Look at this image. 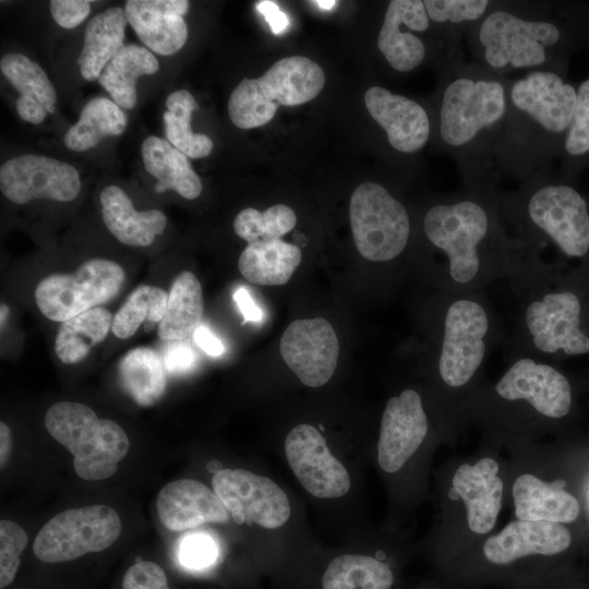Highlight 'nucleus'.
<instances>
[{"label": "nucleus", "mask_w": 589, "mask_h": 589, "mask_svg": "<svg viewBox=\"0 0 589 589\" xmlns=\"http://www.w3.org/2000/svg\"><path fill=\"white\" fill-rule=\"evenodd\" d=\"M189 7L187 0H129L124 11L129 24L147 48L170 56L187 41L188 26L182 16Z\"/></svg>", "instance_id": "nucleus-20"}, {"label": "nucleus", "mask_w": 589, "mask_h": 589, "mask_svg": "<svg viewBox=\"0 0 589 589\" xmlns=\"http://www.w3.org/2000/svg\"><path fill=\"white\" fill-rule=\"evenodd\" d=\"M589 164V77L577 87V100L572 124L562 153L564 176L575 173Z\"/></svg>", "instance_id": "nucleus-40"}, {"label": "nucleus", "mask_w": 589, "mask_h": 589, "mask_svg": "<svg viewBox=\"0 0 589 589\" xmlns=\"http://www.w3.org/2000/svg\"><path fill=\"white\" fill-rule=\"evenodd\" d=\"M324 84L323 69L311 59H279L259 79L240 81L229 96V118L240 129L262 127L274 118L279 106L305 104L321 93Z\"/></svg>", "instance_id": "nucleus-8"}, {"label": "nucleus", "mask_w": 589, "mask_h": 589, "mask_svg": "<svg viewBox=\"0 0 589 589\" xmlns=\"http://www.w3.org/2000/svg\"><path fill=\"white\" fill-rule=\"evenodd\" d=\"M141 152L145 169L157 179V193L173 190L188 200L201 194V179L192 169L188 156L168 141L151 135L143 141Z\"/></svg>", "instance_id": "nucleus-27"}, {"label": "nucleus", "mask_w": 589, "mask_h": 589, "mask_svg": "<svg viewBox=\"0 0 589 589\" xmlns=\"http://www.w3.org/2000/svg\"><path fill=\"white\" fill-rule=\"evenodd\" d=\"M233 300L243 315V323L259 322L262 320V310L255 304L253 298L245 288L239 287L233 292Z\"/></svg>", "instance_id": "nucleus-48"}, {"label": "nucleus", "mask_w": 589, "mask_h": 589, "mask_svg": "<svg viewBox=\"0 0 589 589\" xmlns=\"http://www.w3.org/2000/svg\"><path fill=\"white\" fill-rule=\"evenodd\" d=\"M433 354L436 373L450 389L469 385L490 351L505 337L483 292L442 291Z\"/></svg>", "instance_id": "nucleus-6"}, {"label": "nucleus", "mask_w": 589, "mask_h": 589, "mask_svg": "<svg viewBox=\"0 0 589 589\" xmlns=\"http://www.w3.org/2000/svg\"><path fill=\"white\" fill-rule=\"evenodd\" d=\"M296 223L293 209L285 204L273 205L264 212L247 207L236 216L233 230L248 243L273 241L291 231Z\"/></svg>", "instance_id": "nucleus-38"}, {"label": "nucleus", "mask_w": 589, "mask_h": 589, "mask_svg": "<svg viewBox=\"0 0 589 589\" xmlns=\"http://www.w3.org/2000/svg\"><path fill=\"white\" fill-rule=\"evenodd\" d=\"M156 507L161 524L170 531L225 522L230 516L214 490L192 479L167 483L158 493Z\"/></svg>", "instance_id": "nucleus-19"}, {"label": "nucleus", "mask_w": 589, "mask_h": 589, "mask_svg": "<svg viewBox=\"0 0 589 589\" xmlns=\"http://www.w3.org/2000/svg\"><path fill=\"white\" fill-rule=\"evenodd\" d=\"M467 35L472 61L496 74L531 69L566 75L570 53L589 39V12L566 4L492 1Z\"/></svg>", "instance_id": "nucleus-2"}, {"label": "nucleus", "mask_w": 589, "mask_h": 589, "mask_svg": "<svg viewBox=\"0 0 589 589\" xmlns=\"http://www.w3.org/2000/svg\"><path fill=\"white\" fill-rule=\"evenodd\" d=\"M28 537L25 530L14 521H0V587H8L19 570L21 553L25 550Z\"/></svg>", "instance_id": "nucleus-41"}, {"label": "nucleus", "mask_w": 589, "mask_h": 589, "mask_svg": "<svg viewBox=\"0 0 589 589\" xmlns=\"http://www.w3.org/2000/svg\"><path fill=\"white\" fill-rule=\"evenodd\" d=\"M164 363L149 347L129 350L118 363V375L125 393L140 406L157 402L166 389Z\"/></svg>", "instance_id": "nucleus-32"}, {"label": "nucleus", "mask_w": 589, "mask_h": 589, "mask_svg": "<svg viewBox=\"0 0 589 589\" xmlns=\"http://www.w3.org/2000/svg\"><path fill=\"white\" fill-rule=\"evenodd\" d=\"M339 344L332 324L323 318L296 320L280 338V354L306 386L327 383L337 366Z\"/></svg>", "instance_id": "nucleus-16"}, {"label": "nucleus", "mask_w": 589, "mask_h": 589, "mask_svg": "<svg viewBox=\"0 0 589 589\" xmlns=\"http://www.w3.org/2000/svg\"><path fill=\"white\" fill-rule=\"evenodd\" d=\"M0 313H1L0 320H1V327H2L4 321H5L7 316H8V313H9V308H8L7 304L1 303V311H0Z\"/></svg>", "instance_id": "nucleus-51"}, {"label": "nucleus", "mask_w": 589, "mask_h": 589, "mask_svg": "<svg viewBox=\"0 0 589 589\" xmlns=\"http://www.w3.org/2000/svg\"><path fill=\"white\" fill-rule=\"evenodd\" d=\"M197 362L193 348L183 340L171 341L164 351L163 363L168 373L180 375L190 372Z\"/></svg>", "instance_id": "nucleus-45"}, {"label": "nucleus", "mask_w": 589, "mask_h": 589, "mask_svg": "<svg viewBox=\"0 0 589 589\" xmlns=\"http://www.w3.org/2000/svg\"><path fill=\"white\" fill-rule=\"evenodd\" d=\"M100 203L107 229L123 244L147 247L167 226L163 212L136 211L125 192L117 185H108L101 191Z\"/></svg>", "instance_id": "nucleus-23"}, {"label": "nucleus", "mask_w": 589, "mask_h": 589, "mask_svg": "<svg viewBox=\"0 0 589 589\" xmlns=\"http://www.w3.org/2000/svg\"><path fill=\"white\" fill-rule=\"evenodd\" d=\"M50 13L55 22L67 29L79 26L91 12V1L86 0H51Z\"/></svg>", "instance_id": "nucleus-44"}, {"label": "nucleus", "mask_w": 589, "mask_h": 589, "mask_svg": "<svg viewBox=\"0 0 589 589\" xmlns=\"http://www.w3.org/2000/svg\"><path fill=\"white\" fill-rule=\"evenodd\" d=\"M112 314L97 306L61 323L55 339V352L65 364L83 360L94 346L100 344L112 326Z\"/></svg>", "instance_id": "nucleus-33"}, {"label": "nucleus", "mask_w": 589, "mask_h": 589, "mask_svg": "<svg viewBox=\"0 0 589 589\" xmlns=\"http://www.w3.org/2000/svg\"><path fill=\"white\" fill-rule=\"evenodd\" d=\"M118 513L107 505L63 510L48 520L33 543L35 556L45 563H62L111 546L121 533Z\"/></svg>", "instance_id": "nucleus-10"}, {"label": "nucleus", "mask_w": 589, "mask_h": 589, "mask_svg": "<svg viewBox=\"0 0 589 589\" xmlns=\"http://www.w3.org/2000/svg\"><path fill=\"white\" fill-rule=\"evenodd\" d=\"M572 541L568 529L558 522L515 520L498 534L489 538L483 552L494 564H508L520 557L554 555L565 551Z\"/></svg>", "instance_id": "nucleus-21"}, {"label": "nucleus", "mask_w": 589, "mask_h": 589, "mask_svg": "<svg viewBox=\"0 0 589 589\" xmlns=\"http://www.w3.org/2000/svg\"><path fill=\"white\" fill-rule=\"evenodd\" d=\"M163 117L168 142L190 158L208 156L214 146L212 139L191 129V115L199 108L192 94L187 89L171 93Z\"/></svg>", "instance_id": "nucleus-36"}, {"label": "nucleus", "mask_w": 589, "mask_h": 589, "mask_svg": "<svg viewBox=\"0 0 589 589\" xmlns=\"http://www.w3.org/2000/svg\"><path fill=\"white\" fill-rule=\"evenodd\" d=\"M12 450V434L11 430L4 422L0 423V464L1 468L8 461V458Z\"/></svg>", "instance_id": "nucleus-49"}, {"label": "nucleus", "mask_w": 589, "mask_h": 589, "mask_svg": "<svg viewBox=\"0 0 589 589\" xmlns=\"http://www.w3.org/2000/svg\"><path fill=\"white\" fill-rule=\"evenodd\" d=\"M364 104L371 118L384 130L394 151L413 154L429 142L431 118L418 101L375 85L364 93Z\"/></svg>", "instance_id": "nucleus-18"}, {"label": "nucleus", "mask_w": 589, "mask_h": 589, "mask_svg": "<svg viewBox=\"0 0 589 589\" xmlns=\"http://www.w3.org/2000/svg\"><path fill=\"white\" fill-rule=\"evenodd\" d=\"M219 555L215 538L204 531L184 534L178 544L180 564L192 570H202L215 564Z\"/></svg>", "instance_id": "nucleus-42"}, {"label": "nucleus", "mask_w": 589, "mask_h": 589, "mask_svg": "<svg viewBox=\"0 0 589 589\" xmlns=\"http://www.w3.org/2000/svg\"><path fill=\"white\" fill-rule=\"evenodd\" d=\"M192 336L194 342L208 356L219 357L224 353L223 342L208 327L200 325Z\"/></svg>", "instance_id": "nucleus-46"}, {"label": "nucleus", "mask_w": 589, "mask_h": 589, "mask_svg": "<svg viewBox=\"0 0 589 589\" xmlns=\"http://www.w3.org/2000/svg\"><path fill=\"white\" fill-rule=\"evenodd\" d=\"M350 226L357 250L371 262H390L406 250L411 223L407 208L383 185L366 181L350 199Z\"/></svg>", "instance_id": "nucleus-9"}, {"label": "nucleus", "mask_w": 589, "mask_h": 589, "mask_svg": "<svg viewBox=\"0 0 589 589\" xmlns=\"http://www.w3.org/2000/svg\"><path fill=\"white\" fill-rule=\"evenodd\" d=\"M48 433L73 456L76 474L88 481L115 474L129 452V438L115 421L98 418L86 405L60 401L45 416Z\"/></svg>", "instance_id": "nucleus-7"}, {"label": "nucleus", "mask_w": 589, "mask_h": 589, "mask_svg": "<svg viewBox=\"0 0 589 589\" xmlns=\"http://www.w3.org/2000/svg\"><path fill=\"white\" fill-rule=\"evenodd\" d=\"M428 417L421 396L414 389H404L390 397L381 420L377 459L389 473L402 468L419 448L428 433Z\"/></svg>", "instance_id": "nucleus-17"}, {"label": "nucleus", "mask_w": 589, "mask_h": 589, "mask_svg": "<svg viewBox=\"0 0 589 589\" xmlns=\"http://www.w3.org/2000/svg\"><path fill=\"white\" fill-rule=\"evenodd\" d=\"M498 465L482 458L473 466L460 465L453 477V490L464 501L471 531L484 534L493 529L502 507L503 481Z\"/></svg>", "instance_id": "nucleus-22"}, {"label": "nucleus", "mask_w": 589, "mask_h": 589, "mask_svg": "<svg viewBox=\"0 0 589 589\" xmlns=\"http://www.w3.org/2000/svg\"><path fill=\"white\" fill-rule=\"evenodd\" d=\"M496 201L515 236L539 251L550 242L567 257L589 254V204L566 179L550 176L548 168L514 192H496Z\"/></svg>", "instance_id": "nucleus-5"}, {"label": "nucleus", "mask_w": 589, "mask_h": 589, "mask_svg": "<svg viewBox=\"0 0 589 589\" xmlns=\"http://www.w3.org/2000/svg\"><path fill=\"white\" fill-rule=\"evenodd\" d=\"M532 474H521L513 485L516 517L519 520L572 522L579 515V503L558 485Z\"/></svg>", "instance_id": "nucleus-26"}, {"label": "nucleus", "mask_w": 589, "mask_h": 589, "mask_svg": "<svg viewBox=\"0 0 589 589\" xmlns=\"http://www.w3.org/2000/svg\"><path fill=\"white\" fill-rule=\"evenodd\" d=\"M128 19L124 9L111 7L96 14L86 25L77 63L86 81L99 79L105 67L124 46Z\"/></svg>", "instance_id": "nucleus-28"}, {"label": "nucleus", "mask_w": 589, "mask_h": 589, "mask_svg": "<svg viewBox=\"0 0 589 589\" xmlns=\"http://www.w3.org/2000/svg\"><path fill=\"white\" fill-rule=\"evenodd\" d=\"M3 76L20 93L16 110L20 118L41 123L56 111V89L41 67L22 53H8L0 60Z\"/></svg>", "instance_id": "nucleus-24"}, {"label": "nucleus", "mask_w": 589, "mask_h": 589, "mask_svg": "<svg viewBox=\"0 0 589 589\" xmlns=\"http://www.w3.org/2000/svg\"><path fill=\"white\" fill-rule=\"evenodd\" d=\"M302 260L301 250L281 239L249 243L238 260L241 275L262 286L285 285Z\"/></svg>", "instance_id": "nucleus-29"}, {"label": "nucleus", "mask_w": 589, "mask_h": 589, "mask_svg": "<svg viewBox=\"0 0 589 589\" xmlns=\"http://www.w3.org/2000/svg\"><path fill=\"white\" fill-rule=\"evenodd\" d=\"M393 574L383 562L366 555L335 557L322 578L323 589H389Z\"/></svg>", "instance_id": "nucleus-35"}, {"label": "nucleus", "mask_w": 589, "mask_h": 589, "mask_svg": "<svg viewBox=\"0 0 589 589\" xmlns=\"http://www.w3.org/2000/svg\"><path fill=\"white\" fill-rule=\"evenodd\" d=\"M0 190L15 204L35 199L70 202L81 191V179L79 171L65 161L25 154L1 165Z\"/></svg>", "instance_id": "nucleus-13"}, {"label": "nucleus", "mask_w": 589, "mask_h": 589, "mask_svg": "<svg viewBox=\"0 0 589 589\" xmlns=\"http://www.w3.org/2000/svg\"><path fill=\"white\" fill-rule=\"evenodd\" d=\"M128 119L122 109L106 97L91 99L82 109L80 118L64 134V145L74 152L96 146L104 137L123 133Z\"/></svg>", "instance_id": "nucleus-34"}, {"label": "nucleus", "mask_w": 589, "mask_h": 589, "mask_svg": "<svg viewBox=\"0 0 589 589\" xmlns=\"http://www.w3.org/2000/svg\"><path fill=\"white\" fill-rule=\"evenodd\" d=\"M168 301L164 289L142 285L133 290L113 316L111 330L120 339L130 338L144 321L158 323L163 320Z\"/></svg>", "instance_id": "nucleus-37"}, {"label": "nucleus", "mask_w": 589, "mask_h": 589, "mask_svg": "<svg viewBox=\"0 0 589 589\" xmlns=\"http://www.w3.org/2000/svg\"><path fill=\"white\" fill-rule=\"evenodd\" d=\"M503 400H527L545 418L560 419L572 407V387L567 377L553 365L530 356H516L494 385Z\"/></svg>", "instance_id": "nucleus-14"}, {"label": "nucleus", "mask_w": 589, "mask_h": 589, "mask_svg": "<svg viewBox=\"0 0 589 589\" xmlns=\"http://www.w3.org/2000/svg\"><path fill=\"white\" fill-rule=\"evenodd\" d=\"M125 280L123 268L113 261L92 259L74 273L52 274L35 289L39 311L48 320L64 322L115 298Z\"/></svg>", "instance_id": "nucleus-11"}, {"label": "nucleus", "mask_w": 589, "mask_h": 589, "mask_svg": "<svg viewBox=\"0 0 589 589\" xmlns=\"http://www.w3.org/2000/svg\"><path fill=\"white\" fill-rule=\"evenodd\" d=\"M445 65L437 136L459 165L465 185H494L489 170L508 109L510 80L466 62L459 43L448 50Z\"/></svg>", "instance_id": "nucleus-3"}, {"label": "nucleus", "mask_w": 589, "mask_h": 589, "mask_svg": "<svg viewBox=\"0 0 589 589\" xmlns=\"http://www.w3.org/2000/svg\"><path fill=\"white\" fill-rule=\"evenodd\" d=\"M410 0L388 2L377 37V48L398 72H410L426 57V46L414 33H425L431 21L405 26Z\"/></svg>", "instance_id": "nucleus-25"}, {"label": "nucleus", "mask_w": 589, "mask_h": 589, "mask_svg": "<svg viewBox=\"0 0 589 589\" xmlns=\"http://www.w3.org/2000/svg\"><path fill=\"white\" fill-rule=\"evenodd\" d=\"M158 69L157 58L147 48L124 45L105 67L98 82L119 107L132 109L137 99V77L155 74Z\"/></svg>", "instance_id": "nucleus-30"}, {"label": "nucleus", "mask_w": 589, "mask_h": 589, "mask_svg": "<svg viewBox=\"0 0 589 589\" xmlns=\"http://www.w3.org/2000/svg\"><path fill=\"white\" fill-rule=\"evenodd\" d=\"M204 302L202 286L196 276L188 271L173 280L165 315L158 324V337L163 340H184L200 326Z\"/></svg>", "instance_id": "nucleus-31"}, {"label": "nucleus", "mask_w": 589, "mask_h": 589, "mask_svg": "<svg viewBox=\"0 0 589 589\" xmlns=\"http://www.w3.org/2000/svg\"><path fill=\"white\" fill-rule=\"evenodd\" d=\"M287 460L302 486L313 496L336 498L350 489V477L335 458L322 433L310 424H298L285 441Z\"/></svg>", "instance_id": "nucleus-15"}, {"label": "nucleus", "mask_w": 589, "mask_h": 589, "mask_svg": "<svg viewBox=\"0 0 589 589\" xmlns=\"http://www.w3.org/2000/svg\"><path fill=\"white\" fill-rule=\"evenodd\" d=\"M122 589H170L165 570L158 564L139 560L130 566L122 580Z\"/></svg>", "instance_id": "nucleus-43"}, {"label": "nucleus", "mask_w": 589, "mask_h": 589, "mask_svg": "<svg viewBox=\"0 0 589 589\" xmlns=\"http://www.w3.org/2000/svg\"><path fill=\"white\" fill-rule=\"evenodd\" d=\"M422 230L445 261L442 291L483 292L505 280L517 296L552 278L541 251L506 231L494 187L464 184L425 211Z\"/></svg>", "instance_id": "nucleus-1"}, {"label": "nucleus", "mask_w": 589, "mask_h": 589, "mask_svg": "<svg viewBox=\"0 0 589 589\" xmlns=\"http://www.w3.org/2000/svg\"><path fill=\"white\" fill-rule=\"evenodd\" d=\"M431 23L445 25L453 43H459L469 31L485 15L490 0H424Z\"/></svg>", "instance_id": "nucleus-39"}, {"label": "nucleus", "mask_w": 589, "mask_h": 589, "mask_svg": "<svg viewBox=\"0 0 589 589\" xmlns=\"http://www.w3.org/2000/svg\"><path fill=\"white\" fill-rule=\"evenodd\" d=\"M576 100L577 88L554 71H529L512 80L492 166L519 182L546 169L562 156Z\"/></svg>", "instance_id": "nucleus-4"}, {"label": "nucleus", "mask_w": 589, "mask_h": 589, "mask_svg": "<svg viewBox=\"0 0 589 589\" xmlns=\"http://www.w3.org/2000/svg\"><path fill=\"white\" fill-rule=\"evenodd\" d=\"M256 9L265 17L273 33L279 34L289 25L287 15L279 10L277 3L273 1H260Z\"/></svg>", "instance_id": "nucleus-47"}, {"label": "nucleus", "mask_w": 589, "mask_h": 589, "mask_svg": "<svg viewBox=\"0 0 589 589\" xmlns=\"http://www.w3.org/2000/svg\"><path fill=\"white\" fill-rule=\"evenodd\" d=\"M312 3L318 5L321 9L330 10L336 4V1L335 0H317V1H312Z\"/></svg>", "instance_id": "nucleus-50"}, {"label": "nucleus", "mask_w": 589, "mask_h": 589, "mask_svg": "<svg viewBox=\"0 0 589 589\" xmlns=\"http://www.w3.org/2000/svg\"><path fill=\"white\" fill-rule=\"evenodd\" d=\"M212 485L233 521L276 529L287 522L291 508L286 493L271 479L244 469H221Z\"/></svg>", "instance_id": "nucleus-12"}]
</instances>
